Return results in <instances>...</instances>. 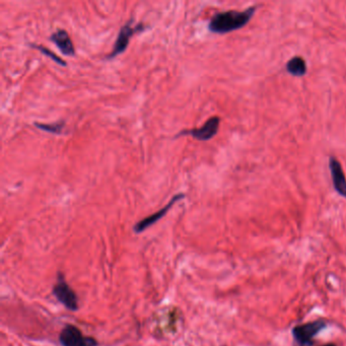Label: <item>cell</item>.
<instances>
[{"instance_id": "cell-12", "label": "cell", "mask_w": 346, "mask_h": 346, "mask_svg": "<svg viewBox=\"0 0 346 346\" xmlns=\"http://www.w3.org/2000/svg\"><path fill=\"white\" fill-rule=\"evenodd\" d=\"M29 46H30L32 48H34V49H36V50L42 52L45 56L49 57L50 59H52L54 62L60 64L61 66H66V65H67V63H66L65 60H63L62 58L58 57L55 53H53L51 50L47 49L46 47H44V46H42V45H36V44H29Z\"/></svg>"}, {"instance_id": "cell-13", "label": "cell", "mask_w": 346, "mask_h": 346, "mask_svg": "<svg viewBox=\"0 0 346 346\" xmlns=\"http://www.w3.org/2000/svg\"><path fill=\"white\" fill-rule=\"evenodd\" d=\"M324 346H336L335 344H333V343H330V344H325Z\"/></svg>"}, {"instance_id": "cell-6", "label": "cell", "mask_w": 346, "mask_h": 346, "mask_svg": "<svg viewBox=\"0 0 346 346\" xmlns=\"http://www.w3.org/2000/svg\"><path fill=\"white\" fill-rule=\"evenodd\" d=\"M219 123H221V119L216 116L209 118L205 124L200 127V128H194L191 130H184L182 131L179 135H191L193 138L200 140V141H207L210 140L211 138H213L217 132H218V128H219Z\"/></svg>"}, {"instance_id": "cell-1", "label": "cell", "mask_w": 346, "mask_h": 346, "mask_svg": "<svg viewBox=\"0 0 346 346\" xmlns=\"http://www.w3.org/2000/svg\"><path fill=\"white\" fill-rule=\"evenodd\" d=\"M256 7L252 6L244 11L229 10L213 15L210 19L208 28L214 34H227L244 27L252 18Z\"/></svg>"}, {"instance_id": "cell-8", "label": "cell", "mask_w": 346, "mask_h": 346, "mask_svg": "<svg viewBox=\"0 0 346 346\" xmlns=\"http://www.w3.org/2000/svg\"><path fill=\"white\" fill-rule=\"evenodd\" d=\"M329 168L332 176V182L336 192L342 197H346L345 175L338 160L331 156L329 160Z\"/></svg>"}, {"instance_id": "cell-2", "label": "cell", "mask_w": 346, "mask_h": 346, "mask_svg": "<svg viewBox=\"0 0 346 346\" xmlns=\"http://www.w3.org/2000/svg\"><path fill=\"white\" fill-rule=\"evenodd\" d=\"M53 295L67 310L75 312L78 310V298L75 292L66 282L62 272H58L56 284L53 287Z\"/></svg>"}, {"instance_id": "cell-4", "label": "cell", "mask_w": 346, "mask_h": 346, "mask_svg": "<svg viewBox=\"0 0 346 346\" xmlns=\"http://www.w3.org/2000/svg\"><path fill=\"white\" fill-rule=\"evenodd\" d=\"M144 29V26L140 23L136 26H133V18L129 19L123 26H121L117 40L115 42V45L113 47L112 52L107 55V59H113L115 57H117L118 55L122 54L123 52H125V50L127 49L128 45H129V41L132 38V36L137 33V32H141Z\"/></svg>"}, {"instance_id": "cell-3", "label": "cell", "mask_w": 346, "mask_h": 346, "mask_svg": "<svg viewBox=\"0 0 346 346\" xmlns=\"http://www.w3.org/2000/svg\"><path fill=\"white\" fill-rule=\"evenodd\" d=\"M59 341L62 346H99V342L89 336H84L74 325H66L60 332Z\"/></svg>"}, {"instance_id": "cell-7", "label": "cell", "mask_w": 346, "mask_h": 346, "mask_svg": "<svg viewBox=\"0 0 346 346\" xmlns=\"http://www.w3.org/2000/svg\"><path fill=\"white\" fill-rule=\"evenodd\" d=\"M185 198V194L184 193H179V194H176L172 199L171 201L166 205L164 206L162 209H160L159 211H156L155 213H152L151 215L141 219L140 222H138L137 224H135L133 230L136 234H140L142 232H144L145 230H147L148 228H150L152 225H154L155 223H158L161 218H163L167 213L168 211L175 205V203H177L178 201L182 200Z\"/></svg>"}, {"instance_id": "cell-5", "label": "cell", "mask_w": 346, "mask_h": 346, "mask_svg": "<svg viewBox=\"0 0 346 346\" xmlns=\"http://www.w3.org/2000/svg\"><path fill=\"white\" fill-rule=\"evenodd\" d=\"M326 323L324 321H316L296 326L293 330L294 338L298 346L313 345V338L324 328Z\"/></svg>"}, {"instance_id": "cell-11", "label": "cell", "mask_w": 346, "mask_h": 346, "mask_svg": "<svg viewBox=\"0 0 346 346\" xmlns=\"http://www.w3.org/2000/svg\"><path fill=\"white\" fill-rule=\"evenodd\" d=\"M35 126L45 132H49L52 134H62L63 129L65 127V123L64 122H55V123H51V124H46V123H35Z\"/></svg>"}, {"instance_id": "cell-10", "label": "cell", "mask_w": 346, "mask_h": 346, "mask_svg": "<svg viewBox=\"0 0 346 346\" xmlns=\"http://www.w3.org/2000/svg\"><path fill=\"white\" fill-rule=\"evenodd\" d=\"M287 70L294 76H303L307 72V64L304 58L296 56L287 63Z\"/></svg>"}, {"instance_id": "cell-9", "label": "cell", "mask_w": 346, "mask_h": 346, "mask_svg": "<svg viewBox=\"0 0 346 346\" xmlns=\"http://www.w3.org/2000/svg\"><path fill=\"white\" fill-rule=\"evenodd\" d=\"M50 40L59 48L63 55L74 56L75 49L73 43L65 29H57L50 36Z\"/></svg>"}]
</instances>
